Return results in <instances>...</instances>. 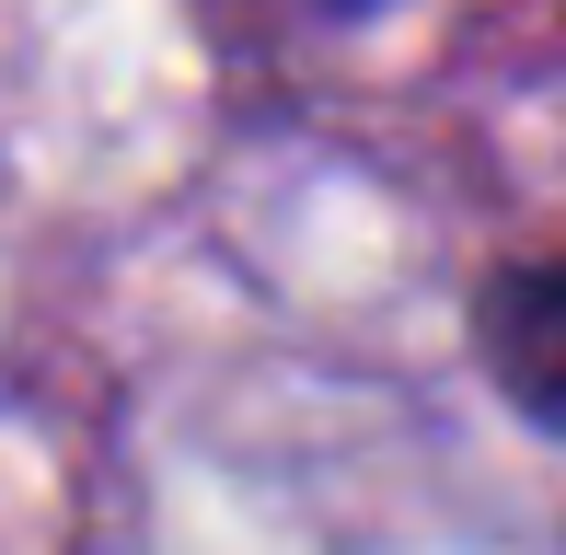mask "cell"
Here are the masks:
<instances>
[{
	"mask_svg": "<svg viewBox=\"0 0 566 555\" xmlns=\"http://www.w3.org/2000/svg\"><path fill=\"white\" fill-rule=\"evenodd\" d=\"M462 324H474V370L497 383V406L544 440H566V255L497 266Z\"/></svg>",
	"mask_w": 566,
	"mask_h": 555,
	"instance_id": "obj_1",
	"label": "cell"
},
{
	"mask_svg": "<svg viewBox=\"0 0 566 555\" xmlns=\"http://www.w3.org/2000/svg\"><path fill=\"white\" fill-rule=\"evenodd\" d=\"M313 12H336V23H358V12H394V0H313Z\"/></svg>",
	"mask_w": 566,
	"mask_h": 555,
	"instance_id": "obj_2",
	"label": "cell"
}]
</instances>
